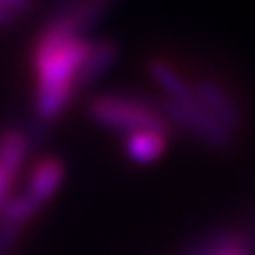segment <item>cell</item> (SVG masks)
Here are the masks:
<instances>
[{"instance_id": "6da1fadb", "label": "cell", "mask_w": 255, "mask_h": 255, "mask_svg": "<svg viewBox=\"0 0 255 255\" xmlns=\"http://www.w3.org/2000/svg\"><path fill=\"white\" fill-rule=\"evenodd\" d=\"M92 38H62L49 32L38 34L30 64L34 75V113L41 124L55 122L77 96V75L90 53Z\"/></svg>"}, {"instance_id": "7a4b0ae2", "label": "cell", "mask_w": 255, "mask_h": 255, "mask_svg": "<svg viewBox=\"0 0 255 255\" xmlns=\"http://www.w3.org/2000/svg\"><path fill=\"white\" fill-rule=\"evenodd\" d=\"M85 113L96 126L113 132H122L126 136L142 130L174 132L168 119L164 117L162 109L157 107V100L136 94H96L87 100Z\"/></svg>"}, {"instance_id": "3957f363", "label": "cell", "mask_w": 255, "mask_h": 255, "mask_svg": "<svg viewBox=\"0 0 255 255\" xmlns=\"http://www.w3.org/2000/svg\"><path fill=\"white\" fill-rule=\"evenodd\" d=\"M157 107L168 119L172 130L187 134L191 140L217 153H228L236 147V134L226 128L217 117H213L196 98L191 102H174L159 98Z\"/></svg>"}, {"instance_id": "277c9868", "label": "cell", "mask_w": 255, "mask_h": 255, "mask_svg": "<svg viewBox=\"0 0 255 255\" xmlns=\"http://www.w3.org/2000/svg\"><path fill=\"white\" fill-rule=\"evenodd\" d=\"M191 87H194L196 100L213 117H217L223 126L230 128L234 134H238V130L245 124V115H243V109L238 105V100L234 98V94L223 83H219L215 77H209V75L198 77L191 83Z\"/></svg>"}, {"instance_id": "5b68a950", "label": "cell", "mask_w": 255, "mask_h": 255, "mask_svg": "<svg viewBox=\"0 0 255 255\" xmlns=\"http://www.w3.org/2000/svg\"><path fill=\"white\" fill-rule=\"evenodd\" d=\"M113 0H70L68 4L60 6L47 23L68 36H85L92 26H96L111 9Z\"/></svg>"}, {"instance_id": "8992f818", "label": "cell", "mask_w": 255, "mask_h": 255, "mask_svg": "<svg viewBox=\"0 0 255 255\" xmlns=\"http://www.w3.org/2000/svg\"><path fill=\"white\" fill-rule=\"evenodd\" d=\"M64 179H66V166H64V162L60 157L47 155L38 159L34 168L30 170V177L23 191L38 206H45L60 191Z\"/></svg>"}, {"instance_id": "52a82bcc", "label": "cell", "mask_w": 255, "mask_h": 255, "mask_svg": "<svg viewBox=\"0 0 255 255\" xmlns=\"http://www.w3.org/2000/svg\"><path fill=\"white\" fill-rule=\"evenodd\" d=\"M119 58V47L115 41H92L90 53L83 62L81 70L77 75V94H83L85 90H90L92 85H96L102 79V75H107L111 68L115 66V62Z\"/></svg>"}, {"instance_id": "ba28073f", "label": "cell", "mask_w": 255, "mask_h": 255, "mask_svg": "<svg viewBox=\"0 0 255 255\" xmlns=\"http://www.w3.org/2000/svg\"><path fill=\"white\" fill-rule=\"evenodd\" d=\"M147 73L159 85V90L164 92L166 100L191 102L196 98L191 83L179 73L177 68L172 66L168 60H164V58H149L147 60Z\"/></svg>"}, {"instance_id": "9c48e42d", "label": "cell", "mask_w": 255, "mask_h": 255, "mask_svg": "<svg viewBox=\"0 0 255 255\" xmlns=\"http://www.w3.org/2000/svg\"><path fill=\"white\" fill-rule=\"evenodd\" d=\"M172 132L166 130H142L128 134L124 149L134 164H153L166 153Z\"/></svg>"}, {"instance_id": "30bf717a", "label": "cell", "mask_w": 255, "mask_h": 255, "mask_svg": "<svg viewBox=\"0 0 255 255\" xmlns=\"http://www.w3.org/2000/svg\"><path fill=\"white\" fill-rule=\"evenodd\" d=\"M30 147L32 136L23 130L11 128V130H4L0 134V170L9 179L17 181V174L30 153Z\"/></svg>"}, {"instance_id": "8fae6325", "label": "cell", "mask_w": 255, "mask_h": 255, "mask_svg": "<svg viewBox=\"0 0 255 255\" xmlns=\"http://www.w3.org/2000/svg\"><path fill=\"white\" fill-rule=\"evenodd\" d=\"M13 185H15V181L9 179L2 170H0V215H2L6 202L13 198Z\"/></svg>"}, {"instance_id": "7c38bea8", "label": "cell", "mask_w": 255, "mask_h": 255, "mask_svg": "<svg viewBox=\"0 0 255 255\" xmlns=\"http://www.w3.org/2000/svg\"><path fill=\"white\" fill-rule=\"evenodd\" d=\"M13 19H15L13 15H11L9 11H6L2 4H0V28H6V26H11V23H13Z\"/></svg>"}]
</instances>
